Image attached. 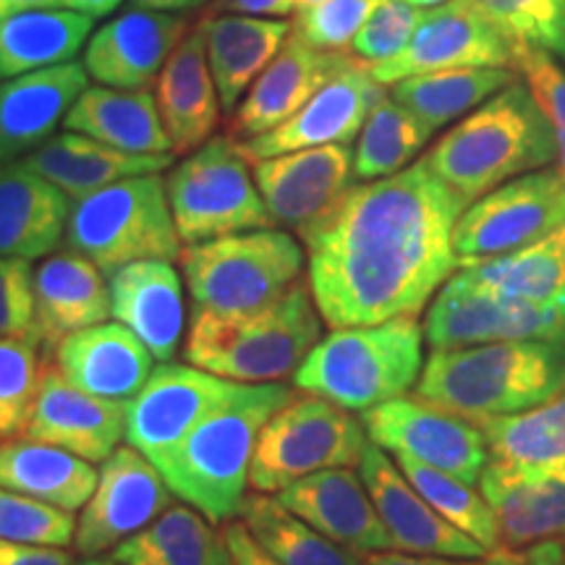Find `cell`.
Masks as SVG:
<instances>
[{"label": "cell", "instance_id": "31", "mask_svg": "<svg viewBox=\"0 0 565 565\" xmlns=\"http://www.w3.org/2000/svg\"><path fill=\"white\" fill-rule=\"evenodd\" d=\"M173 158L175 154L124 152L87 137V134L63 131L21 160L42 179L55 183L71 200H82L110 183L134 179V175L162 173L166 168H173Z\"/></svg>", "mask_w": 565, "mask_h": 565}, {"label": "cell", "instance_id": "3", "mask_svg": "<svg viewBox=\"0 0 565 565\" xmlns=\"http://www.w3.org/2000/svg\"><path fill=\"white\" fill-rule=\"evenodd\" d=\"M466 204L557 160L555 131L526 84L513 82L471 110L422 158Z\"/></svg>", "mask_w": 565, "mask_h": 565}, {"label": "cell", "instance_id": "29", "mask_svg": "<svg viewBox=\"0 0 565 565\" xmlns=\"http://www.w3.org/2000/svg\"><path fill=\"white\" fill-rule=\"evenodd\" d=\"M71 196L24 160L0 162V257L40 259L66 238Z\"/></svg>", "mask_w": 565, "mask_h": 565}, {"label": "cell", "instance_id": "24", "mask_svg": "<svg viewBox=\"0 0 565 565\" xmlns=\"http://www.w3.org/2000/svg\"><path fill=\"white\" fill-rule=\"evenodd\" d=\"M275 498L309 526L359 555L393 550L359 466H341L288 484Z\"/></svg>", "mask_w": 565, "mask_h": 565}, {"label": "cell", "instance_id": "22", "mask_svg": "<svg viewBox=\"0 0 565 565\" xmlns=\"http://www.w3.org/2000/svg\"><path fill=\"white\" fill-rule=\"evenodd\" d=\"M356 61L351 53H322L288 34L270 66L257 76L231 113V137L238 141L267 134L294 118L324 84Z\"/></svg>", "mask_w": 565, "mask_h": 565}, {"label": "cell", "instance_id": "8", "mask_svg": "<svg viewBox=\"0 0 565 565\" xmlns=\"http://www.w3.org/2000/svg\"><path fill=\"white\" fill-rule=\"evenodd\" d=\"M63 242L105 275L141 259L175 263L183 252L160 173L134 175L71 202Z\"/></svg>", "mask_w": 565, "mask_h": 565}, {"label": "cell", "instance_id": "5", "mask_svg": "<svg viewBox=\"0 0 565 565\" xmlns=\"http://www.w3.org/2000/svg\"><path fill=\"white\" fill-rule=\"evenodd\" d=\"M320 341L322 315L309 280L301 278L278 301L257 312H192L183 359L231 383H282L294 377Z\"/></svg>", "mask_w": 565, "mask_h": 565}, {"label": "cell", "instance_id": "11", "mask_svg": "<svg viewBox=\"0 0 565 565\" xmlns=\"http://www.w3.org/2000/svg\"><path fill=\"white\" fill-rule=\"evenodd\" d=\"M424 341L433 351L500 341H565V307L494 291L461 267L437 291L424 320Z\"/></svg>", "mask_w": 565, "mask_h": 565}, {"label": "cell", "instance_id": "57", "mask_svg": "<svg viewBox=\"0 0 565 565\" xmlns=\"http://www.w3.org/2000/svg\"><path fill=\"white\" fill-rule=\"evenodd\" d=\"M202 6V0H131V9H147V11H168L179 13Z\"/></svg>", "mask_w": 565, "mask_h": 565}, {"label": "cell", "instance_id": "47", "mask_svg": "<svg viewBox=\"0 0 565 565\" xmlns=\"http://www.w3.org/2000/svg\"><path fill=\"white\" fill-rule=\"evenodd\" d=\"M424 17V9L406 3V0H377L362 30L353 38L349 53L366 66H377L404 53L408 40Z\"/></svg>", "mask_w": 565, "mask_h": 565}, {"label": "cell", "instance_id": "59", "mask_svg": "<svg viewBox=\"0 0 565 565\" xmlns=\"http://www.w3.org/2000/svg\"><path fill=\"white\" fill-rule=\"evenodd\" d=\"M406 3H412V6H416V9H437V6H445V3H450V0H406Z\"/></svg>", "mask_w": 565, "mask_h": 565}, {"label": "cell", "instance_id": "4", "mask_svg": "<svg viewBox=\"0 0 565 565\" xmlns=\"http://www.w3.org/2000/svg\"><path fill=\"white\" fill-rule=\"evenodd\" d=\"M565 387V341H500L433 351L416 395L471 422L545 404Z\"/></svg>", "mask_w": 565, "mask_h": 565}, {"label": "cell", "instance_id": "15", "mask_svg": "<svg viewBox=\"0 0 565 565\" xmlns=\"http://www.w3.org/2000/svg\"><path fill=\"white\" fill-rule=\"evenodd\" d=\"M236 385L200 366L160 362L145 387L124 404V440L154 463L221 406Z\"/></svg>", "mask_w": 565, "mask_h": 565}, {"label": "cell", "instance_id": "1", "mask_svg": "<svg viewBox=\"0 0 565 565\" xmlns=\"http://www.w3.org/2000/svg\"><path fill=\"white\" fill-rule=\"evenodd\" d=\"M469 207L424 160L351 186L301 231L309 288L328 328L416 317L454 275V231Z\"/></svg>", "mask_w": 565, "mask_h": 565}, {"label": "cell", "instance_id": "44", "mask_svg": "<svg viewBox=\"0 0 565 565\" xmlns=\"http://www.w3.org/2000/svg\"><path fill=\"white\" fill-rule=\"evenodd\" d=\"M513 45L565 58V0H463Z\"/></svg>", "mask_w": 565, "mask_h": 565}, {"label": "cell", "instance_id": "58", "mask_svg": "<svg viewBox=\"0 0 565 565\" xmlns=\"http://www.w3.org/2000/svg\"><path fill=\"white\" fill-rule=\"evenodd\" d=\"M482 565H532L529 561L526 550H492L490 555L484 557Z\"/></svg>", "mask_w": 565, "mask_h": 565}, {"label": "cell", "instance_id": "18", "mask_svg": "<svg viewBox=\"0 0 565 565\" xmlns=\"http://www.w3.org/2000/svg\"><path fill=\"white\" fill-rule=\"evenodd\" d=\"M383 97L385 84L374 79L372 68L356 58L324 84L294 118L278 129L242 141V150L249 162H257L309 147L351 145Z\"/></svg>", "mask_w": 565, "mask_h": 565}, {"label": "cell", "instance_id": "63", "mask_svg": "<svg viewBox=\"0 0 565 565\" xmlns=\"http://www.w3.org/2000/svg\"><path fill=\"white\" fill-rule=\"evenodd\" d=\"M202 3H212V0H202Z\"/></svg>", "mask_w": 565, "mask_h": 565}, {"label": "cell", "instance_id": "53", "mask_svg": "<svg viewBox=\"0 0 565 565\" xmlns=\"http://www.w3.org/2000/svg\"><path fill=\"white\" fill-rule=\"evenodd\" d=\"M362 565H482V563L458 561V557L412 555V553H401V550H380V553L364 555Z\"/></svg>", "mask_w": 565, "mask_h": 565}, {"label": "cell", "instance_id": "35", "mask_svg": "<svg viewBox=\"0 0 565 565\" xmlns=\"http://www.w3.org/2000/svg\"><path fill=\"white\" fill-rule=\"evenodd\" d=\"M95 30L89 13L38 9L0 21V82L76 58Z\"/></svg>", "mask_w": 565, "mask_h": 565}, {"label": "cell", "instance_id": "32", "mask_svg": "<svg viewBox=\"0 0 565 565\" xmlns=\"http://www.w3.org/2000/svg\"><path fill=\"white\" fill-rule=\"evenodd\" d=\"M63 129L87 134L124 152L173 154L171 137L162 126L158 100L150 87H87L63 118Z\"/></svg>", "mask_w": 565, "mask_h": 565}, {"label": "cell", "instance_id": "45", "mask_svg": "<svg viewBox=\"0 0 565 565\" xmlns=\"http://www.w3.org/2000/svg\"><path fill=\"white\" fill-rule=\"evenodd\" d=\"M76 521L63 508L0 487V540L30 545H74Z\"/></svg>", "mask_w": 565, "mask_h": 565}, {"label": "cell", "instance_id": "23", "mask_svg": "<svg viewBox=\"0 0 565 565\" xmlns=\"http://www.w3.org/2000/svg\"><path fill=\"white\" fill-rule=\"evenodd\" d=\"M126 433V406L97 398L68 383L53 362L45 364L24 437L58 445L89 463H103Z\"/></svg>", "mask_w": 565, "mask_h": 565}, {"label": "cell", "instance_id": "41", "mask_svg": "<svg viewBox=\"0 0 565 565\" xmlns=\"http://www.w3.org/2000/svg\"><path fill=\"white\" fill-rule=\"evenodd\" d=\"M433 129L422 124L395 97H383L374 105L353 150V175L359 181H377L412 166L424 150Z\"/></svg>", "mask_w": 565, "mask_h": 565}, {"label": "cell", "instance_id": "26", "mask_svg": "<svg viewBox=\"0 0 565 565\" xmlns=\"http://www.w3.org/2000/svg\"><path fill=\"white\" fill-rule=\"evenodd\" d=\"M47 362L84 393L126 404L150 380L158 359L126 324L100 322L63 338Z\"/></svg>", "mask_w": 565, "mask_h": 565}, {"label": "cell", "instance_id": "13", "mask_svg": "<svg viewBox=\"0 0 565 565\" xmlns=\"http://www.w3.org/2000/svg\"><path fill=\"white\" fill-rule=\"evenodd\" d=\"M370 440L393 456H408L445 475L475 484L482 477L490 450L477 422L429 404L419 395H398L362 414Z\"/></svg>", "mask_w": 565, "mask_h": 565}, {"label": "cell", "instance_id": "40", "mask_svg": "<svg viewBox=\"0 0 565 565\" xmlns=\"http://www.w3.org/2000/svg\"><path fill=\"white\" fill-rule=\"evenodd\" d=\"M463 270L494 291L565 307V225L526 249L469 265Z\"/></svg>", "mask_w": 565, "mask_h": 565}, {"label": "cell", "instance_id": "52", "mask_svg": "<svg viewBox=\"0 0 565 565\" xmlns=\"http://www.w3.org/2000/svg\"><path fill=\"white\" fill-rule=\"evenodd\" d=\"M221 13H238V17L259 19H286L296 13V0H215Z\"/></svg>", "mask_w": 565, "mask_h": 565}, {"label": "cell", "instance_id": "34", "mask_svg": "<svg viewBox=\"0 0 565 565\" xmlns=\"http://www.w3.org/2000/svg\"><path fill=\"white\" fill-rule=\"evenodd\" d=\"M0 487L74 513L97 487L89 461L32 437L0 443Z\"/></svg>", "mask_w": 565, "mask_h": 565}, {"label": "cell", "instance_id": "56", "mask_svg": "<svg viewBox=\"0 0 565 565\" xmlns=\"http://www.w3.org/2000/svg\"><path fill=\"white\" fill-rule=\"evenodd\" d=\"M121 3L124 0H66V9L89 13L92 19H100L116 11Z\"/></svg>", "mask_w": 565, "mask_h": 565}, {"label": "cell", "instance_id": "49", "mask_svg": "<svg viewBox=\"0 0 565 565\" xmlns=\"http://www.w3.org/2000/svg\"><path fill=\"white\" fill-rule=\"evenodd\" d=\"M0 338H40L30 259L0 257Z\"/></svg>", "mask_w": 565, "mask_h": 565}, {"label": "cell", "instance_id": "36", "mask_svg": "<svg viewBox=\"0 0 565 565\" xmlns=\"http://www.w3.org/2000/svg\"><path fill=\"white\" fill-rule=\"evenodd\" d=\"M196 508L171 503L152 524H147L110 557L121 565H217L228 555L223 532L217 534Z\"/></svg>", "mask_w": 565, "mask_h": 565}, {"label": "cell", "instance_id": "17", "mask_svg": "<svg viewBox=\"0 0 565 565\" xmlns=\"http://www.w3.org/2000/svg\"><path fill=\"white\" fill-rule=\"evenodd\" d=\"M254 183L275 228L307 231L351 189L353 152L349 145L294 150L252 162Z\"/></svg>", "mask_w": 565, "mask_h": 565}, {"label": "cell", "instance_id": "51", "mask_svg": "<svg viewBox=\"0 0 565 565\" xmlns=\"http://www.w3.org/2000/svg\"><path fill=\"white\" fill-rule=\"evenodd\" d=\"M223 540L231 553L233 565H280L254 542L249 529H246L242 521H228V524L223 526Z\"/></svg>", "mask_w": 565, "mask_h": 565}, {"label": "cell", "instance_id": "7", "mask_svg": "<svg viewBox=\"0 0 565 565\" xmlns=\"http://www.w3.org/2000/svg\"><path fill=\"white\" fill-rule=\"evenodd\" d=\"M307 254L291 231L257 228L181 252L192 312L244 315L270 307L301 280Z\"/></svg>", "mask_w": 565, "mask_h": 565}, {"label": "cell", "instance_id": "27", "mask_svg": "<svg viewBox=\"0 0 565 565\" xmlns=\"http://www.w3.org/2000/svg\"><path fill=\"white\" fill-rule=\"evenodd\" d=\"M154 100L171 137L173 154L194 152L215 137L223 105L210 71L204 24L192 26L168 55L158 76Z\"/></svg>", "mask_w": 565, "mask_h": 565}, {"label": "cell", "instance_id": "43", "mask_svg": "<svg viewBox=\"0 0 565 565\" xmlns=\"http://www.w3.org/2000/svg\"><path fill=\"white\" fill-rule=\"evenodd\" d=\"M40 338H0V443L24 437L45 364Z\"/></svg>", "mask_w": 565, "mask_h": 565}, {"label": "cell", "instance_id": "9", "mask_svg": "<svg viewBox=\"0 0 565 565\" xmlns=\"http://www.w3.org/2000/svg\"><path fill=\"white\" fill-rule=\"evenodd\" d=\"M366 445L370 435L362 416L356 419L349 408L296 387L257 437L249 487L254 492L278 494L317 471L359 466Z\"/></svg>", "mask_w": 565, "mask_h": 565}, {"label": "cell", "instance_id": "55", "mask_svg": "<svg viewBox=\"0 0 565 565\" xmlns=\"http://www.w3.org/2000/svg\"><path fill=\"white\" fill-rule=\"evenodd\" d=\"M38 9H66V0H0V21Z\"/></svg>", "mask_w": 565, "mask_h": 565}, {"label": "cell", "instance_id": "61", "mask_svg": "<svg viewBox=\"0 0 565 565\" xmlns=\"http://www.w3.org/2000/svg\"><path fill=\"white\" fill-rule=\"evenodd\" d=\"M315 3H320V0H296V11L307 9V6H315Z\"/></svg>", "mask_w": 565, "mask_h": 565}, {"label": "cell", "instance_id": "6", "mask_svg": "<svg viewBox=\"0 0 565 565\" xmlns=\"http://www.w3.org/2000/svg\"><path fill=\"white\" fill-rule=\"evenodd\" d=\"M424 328L416 317L338 328L309 351L294 383L349 412L364 414L416 387L424 370Z\"/></svg>", "mask_w": 565, "mask_h": 565}, {"label": "cell", "instance_id": "38", "mask_svg": "<svg viewBox=\"0 0 565 565\" xmlns=\"http://www.w3.org/2000/svg\"><path fill=\"white\" fill-rule=\"evenodd\" d=\"M238 519L254 542L280 565H362L364 561V555L338 545L301 521L275 494H246Z\"/></svg>", "mask_w": 565, "mask_h": 565}, {"label": "cell", "instance_id": "42", "mask_svg": "<svg viewBox=\"0 0 565 565\" xmlns=\"http://www.w3.org/2000/svg\"><path fill=\"white\" fill-rule=\"evenodd\" d=\"M395 463L404 471L408 482L416 487V492L443 515L445 521H450L456 529H461L463 534H469L471 540H477L487 553L500 550V532L498 521L490 503L484 500V494L471 490L469 482L458 479L454 475H445L433 466L414 461L408 456H395Z\"/></svg>", "mask_w": 565, "mask_h": 565}, {"label": "cell", "instance_id": "12", "mask_svg": "<svg viewBox=\"0 0 565 565\" xmlns=\"http://www.w3.org/2000/svg\"><path fill=\"white\" fill-rule=\"evenodd\" d=\"M565 225V175L542 168L479 196L458 217L454 249L458 267L521 252Z\"/></svg>", "mask_w": 565, "mask_h": 565}, {"label": "cell", "instance_id": "60", "mask_svg": "<svg viewBox=\"0 0 565 565\" xmlns=\"http://www.w3.org/2000/svg\"><path fill=\"white\" fill-rule=\"evenodd\" d=\"M76 565H121V563H116L113 557H108V561H103V557H84V561Z\"/></svg>", "mask_w": 565, "mask_h": 565}, {"label": "cell", "instance_id": "21", "mask_svg": "<svg viewBox=\"0 0 565 565\" xmlns=\"http://www.w3.org/2000/svg\"><path fill=\"white\" fill-rule=\"evenodd\" d=\"M186 32V19L179 13L131 9L89 34L84 68L103 87L145 89L158 79Z\"/></svg>", "mask_w": 565, "mask_h": 565}, {"label": "cell", "instance_id": "30", "mask_svg": "<svg viewBox=\"0 0 565 565\" xmlns=\"http://www.w3.org/2000/svg\"><path fill=\"white\" fill-rule=\"evenodd\" d=\"M38 335L51 359L55 345L76 330L110 317V288L105 273L79 252H61L42 259L34 270Z\"/></svg>", "mask_w": 565, "mask_h": 565}, {"label": "cell", "instance_id": "33", "mask_svg": "<svg viewBox=\"0 0 565 565\" xmlns=\"http://www.w3.org/2000/svg\"><path fill=\"white\" fill-rule=\"evenodd\" d=\"M207 38V61L223 113H233L257 76L286 45L291 24L282 19L217 13L202 21Z\"/></svg>", "mask_w": 565, "mask_h": 565}, {"label": "cell", "instance_id": "37", "mask_svg": "<svg viewBox=\"0 0 565 565\" xmlns=\"http://www.w3.org/2000/svg\"><path fill=\"white\" fill-rule=\"evenodd\" d=\"M513 82V71L500 66L443 68L395 82L391 95L412 110L422 124L437 131L466 113L477 110L479 105Z\"/></svg>", "mask_w": 565, "mask_h": 565}, {"label": "cell", "instance_id": "46", "mask_svg": "<svg viewBox=\"0 0 565 565\" xmlns=\"http://www.w3.org/2000/svg\"><path fill=\"white\" fill-rule=\"evenodd\" d=\"M377 0H320L294 13L291 34L322 53H349Z\"/></svg>", "mask_w": 565, "mask_h": 565}, {"label": "cell", "instance_id": "19", "mask_svg": "<svg viewBox=\"0 0 565 565\" xmlns=\"http://www.w3.org/2000/svg\"><path fill=\"white\" fill-rule=\"evenodd\" d=\"M359 475H362L366 492L391 534L393 550L412 555L458 557V561H482L490 555L477 540L445 521L416 492L398 463L380 445H366Z\"/></svg>", "mask_w": 565, "mask_h": 565}, {"label": "cell", "instance_id": "39", "mask_svg": "<svg viewBox=\"0 0 565 565\" xmlns=\"http://www.w3.org/2000/svg\"><path fill=\"white\" fill-rule=\"evenodd\" d=\"M492 461L519 466L565 463V387L545 404L479 422Z\"/></svg>", "mask_w": 565, "mask_h": 565}, {"label": "cell", "instance_id": "54", "mask_svg": "<svg viewBox=\"0 0 565 565\" xmlns=\"http://www.w3.org/2000/svg\"><path fill=\"white\" fill-rule=\"evenodd\" d=\"M532 565H565V540H547L526 550Z\"/></svg>", "mask_w": 565, "mask_h": 565}, {"label": "cell", "instance_id": "16", "mask_svg": "<svg viewBox=\"0 0 565 565\" xmlns=\"http://www.w3.org/2000/svg\"><path fill=\"white\" fill-rule=\"evenodd\" d=\"M463 66H515V45L492 21L463 0L427 9L404 53L377 63L372 76L380 84H395L408 76Z\"/></svg>", "mask_w": 565, "mask_h": 565}, {"label": "cell", "instance_id": "2", "mask_svg": "<svg viewBox=\"0 0 565 565\" xmlns=\"http://www.w3.org/2000/svg\"><path fill=\"white\" fill-rule=\"evenodd\" d=\"M291 393L280 383H238L221 406L154 461L175 498L196 508L215 526L236 519L249 487L257 437Z\"/></svg>", "mask_w": 565, "mask_h": 565}, {"label": "cell", "instance_id": "62", "mask_svg": "<svg viewBox=\"0 0 565 565\" xmlns=\"http://www.w3.org/2000/svg\"><path fill=\"white\" fill-rule=\"evenodd\" d=\"M217 565H233V561H231V553H228V555H225V557H223V561H221V563H217Z\"/></svg>", "mask_w": 565, "mask_h": 565}, {"label": "cell", "instance_id": "28", "mask_svg": "<svg viewBox=\"0 0 565 565\" xmlns=\"http://www.w3.org/2000/svg\"><path fill=\"white\" fill-rule=\"evenodd\" d=\"M84 63H58L0 82V162L38 150L87 89Z\"/></svg>", "mask_w": 565, "mask_h": 565}, {"label": "cell", "instance_id": "48", "mask_svg": "<svg viewBox=\"0 0 565 565\" xmlns=\"http://www.w3.org/2000/svg\"><path fill=\"white\" fill-rule=\"evenodd\" d=\"M515 68L524 74L526 87L545 110L557 141V168L565 175V68L555 63V55L536 47L515 45Z\"/></svg>", "mask_w": 565, "mask_h": 565}, {"label": "cell", "instance_id": "50", "mask_svg": "<svg viewBox=\"0 0 565 565\" xmlns=\"http://www.w3.org/2000/svg\"><path fill=\"white\" fill-rule=\"evenodd\" d=\"M0 565H74L66 547L0 540Z\"/></svg>", "mask_w": 565, "mask_h": 565}, {"label": "cell", "instance_id": "20", "mask_svg": "<svg viewBox=\"0 0 565 565\" xmlns=\"http://www.w3.org/2000/svg\"><path fill=\"white\" fill-rule=\"evenodd\" d=\"M479 487L498 521L503 550L565 540V463L519 466L490 458Z\"/></svg>", "mask_w": 565, "mask_h": 565}, {"label": "cell", "instance_id": "25", "mask_svg": "<svg viewBox=\"0 0 565 565\" xmlns=\"http://www.w3.org/2000/svg\"><path fill=\"white\" fill-rule=\"evenodd\" d=\"M110 317L126 324L158 362H173L186 338L181 275L168 259H141L108 275Z\"/></svg>", "mask_w": 565, "mask_h": 565}, {"label": "cell", "instance_id": "14", "mask_svg": "<svg viewBox=\"0 0 565 565\" xmlns=\"http://www.w3.org/2000/svg\"><path fill=\"white\" fill-rule=\"evenodd\" d=\"M173 503L171 487L150 458L118 445L100 463L97 487L84 503L74 532V550L82 557H100L121 545Z\"/></svg>", "mask_w": 565, "mask_h": 565}, {"label": "cell", "instance_id": "10", "mask_svg": "<svg viewBox=\"0 0 565 565\" xmlns=\"http://www.w3.org/2000/svg\"><path fill=\"white\" fill-rule=\"evenodd\" d=\"M175 231L183 244H202L231 233L275 228L259 196L242 141L217 134L183 154L166 179Z\"/></svg>", "mask_w": 565, "mask_h": 565}]
</instances>
